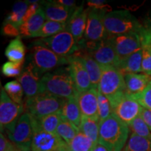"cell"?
Returning <instances> with one entry per match:
<instances>
[{
	"mask_svg": "<svg viewBox=\"0 0 151 151\" xmlns=\"http://www.w3.org/2000/svg\"><path fill=\"white\" fill-rule=\"evenodd\" d=\"M43 92L65 99L76 97L78 92L71 77L69 66L58 68L41 77L40 93Z\"/></svg>",
	"mask_w": 151,
	"mask_h": 151,
	"instance_id": "1",
	"label": "cell"
},
{
	"mask_svg": "<svg viewBox=\"0 0 151 151\" xmlns=\"http://www.w3.org/2000/svg\"><path fill=\"white\" fill-rule=\"evenodd\" d=\"M129 127L116 115L100 121L98 143L109 151H122L127 143Z\"/></svg>",
	"mask_w": 151,
	"mask_h": 151,
	"instance_id": "2",
	"label": "cell"
},
{
	"mask_svg": "<svg viewBox=\"0 0 151 151\" xmlns=\"http://www.w3.org/2000/svg\"><path fill=\"white\" fill-rule=\"evenodd\" d=\"M98 91L110 101L113 109L127 94L124 76L116 67H101Z\"/></svg>",
	"mask_w": 151,
	"mask_h": 151,
	"instance_id": "3",
	"label": "cell"
},
{
	"mask_svg": "<svg viewBox=\"0 0 151 151\" xmlns=\"http://www.w3.org/2000/svg\"><path fill=\"white\" fill-rule=\"evenodd\" d=\"M103 22L109 36L130 32L140 34L143 24L127 10H116L105 13Z\"/></svg>",
	"mask_w": 151,
	"mask_h": 151,
	"instance_id": "4",
	"label": "cell"
},
{
	"mask_svg": "<svg viewBox=\"0 0 151 151\" xmlns=\"http://www.w3.org/2000/svg\"><path fill=\"white\" fill-rule=\"evenodd\" d=\"M28 62L42 77L45 73L69 65V58L58 55L44 46L33 44L30 48Z\"/></svg>",
	"mask_w": 151,
	"mask_h": 151,
	"instance_id": "5",
	"label": "cell"
},
{
	"mask_svg": "<svg viewBox=\"0 0 151 151\" xmlns=\"http://www.w3.org/2000/svg\"><path fill=\"white\" fill-rule=\"evenodd\" d=\"M64 102L65 99L43 92L26 99L24 108L25 112L39 119L52 113L60 112Z\"/></svg>",
	"mask_w": 151,
	"mask_h": 151,
	"instance_id": "6",
	"label": "cell"
},
{
	"mask_svg": "<svg viewBox=\"0 0 151 151\" xmlns=\"http://www.w3.org/2000/svg\"><path fill=\"white\" fill-rule=\"evenodd\" d=\"M32 43L46 47L58 55L64 58L73 55L80 49L74 37L67 30L52 37L37 39Z\"/></svg>",
	"mask_w": 151,
	"mask_h": 151,
	"instance_id": "7",
	"label": "cell"
},
{
	"mask_svg": "<svg viewBox=\"0 0 151 151\" xmlns=\"http://www.w3.org/2000/svg\"><path fill=\"white\" fill-rule=\"evenodd\" d=\"M7 134L17 148L23 151H31L34 134V117L29 113L24 112L13 131Z\"/></svg>",
	"mask_w": 151,
	"mask_h": 151,
	"instance_id": "8",
	"label": "cell"
},
{
	"mask_svg": "<svg viewBox=\"0 0 151 151\" xmlns=\"http://www.w3.org/2000/svg\"><path fill=\"white\" fill-rule=\"evenodd\" d=\"M24 104L14 102L1 87L0 93V127L1 132L6 130L7 133L12 132L24 113Z\"/></svg>",
	"mask_w": 151,
	"mask_h": 151,
	"instance_id": "9",
	"label": "cell"
},
{
	"mask_svg": "<svg viewBox=\"0 0 151 151\" xmlns=\"http://www.w3.org/2000/svg\"><path fill=\"white\" fill-rule=\"evenodd\" d=\"M67 145L56 133H49L43 130L34 117V134L31 151H55Z\"/></svg>",
	"mask_w": 151,
	"mask_h": 151,
	"instance_id": "10",
	"label": "cell"
},
{
	"mask_svg": "<svg viewBox=\"0 0 151 151\" xmlns=\"http://www.w3.org/2000/svg\"><path fill=\"white\" fill-rule=\"evenodd\" d=\"M109 39L116 50L120 62L142 47L140 35L137 32L109 36Z\"/></svg>",
	"mask_w": 151,
	"mask_h": 151,
	"instance_id": "11",
	"label": "cell"
},
{
	"mask_svg": "<svg viewBox=\"0 0 151 151\" xmlns=\"http://www.w3.org/2000/svg\"><path fill=\"white\" fill-rule=\"evenodd\" d=\"M106 12L105 10L90 9L84 35L85 41L99 42L109 37L103 22L104 15Z\"/></svg>",
	"mask_w": 151,
	"mask_h": 151,
	"instance_id": "12",
	"label": "cell"
},
{
	"mask_svg": "<svg viewBox=\"0 0 151 151\" xmlns=\"http://www.w3.org/2000/svg\"><path fill=\"white\" fill-rule=\"evenodd\" d=\"M88 52L101 67L118 68L120 64V60L109 37L97 42L94 48Z\"/></svg>",
	"mask_w": 151,
	"mask_h": 151,
	"instance_id": "13",
	"label": "cell"
},
{
	"mask_svg": "<svg viewBox=\"0 0 151 151\" xmlns=\"http://www.w3.org/2000/svg\"><path fill=\"white\" fill-rule=\"evenodd\" d=\"M89 12L90 9H84L83 4H82L76 7L67 22L66 30L73 35L78 46L84 39Z\"/></svg>",
	"mask_w": 151,
	"mask_h": 151,
	"instance_id": "14",
	"label": "cell"
},
{
	"mask_svg": "<svg viewBox=\"0 0 151 151\" xmlns=\"http://www.w3.org/2000/svg\"><path fill=\"white\" fill-rule=\"evenodd\" d=\"M68 58L69 70L78 92H82L92 89L89 74L81 58L74 55Z\"/></svg>",
	"mask_w": 151,
	"mask_h": 151,
	"instance_id": "15",
	"label": "cell"
},
{
	"mask_svg": "<svg viewBox=\"0 0 151 151\" xmlns=\"http://www.w3.org/2000/svg\"><path fill=\"white\" fill-rule=\"evenodd\" d=\"M143 107L129 94L113 109V113L128 126L140 116Z\"/></svg>",
	"mask_w": 151,
	"mask_h": 151,
	"instance_id": "16",
	"label": "cell"
},
{
	"mask_svg": "<svg viewBox=\"0 0 151 151\" xmlns=\"http://www.w3.org/2000/svg\"><path fill=\"white\" fill-rule=\"evenodd\" d=\"M41 76L28 62L18 80L23 88L26 99L33 97L40 93V81Z\"/></svg>",
	"mask_w": 151,
	"mask_h": 151,
	"instance_id": "17",
	"label": "cell"
},
{
	"mask_svg": "<svg viewBox=\"0 0 151 151\" xmlns=\"http://www.w3.org/2000/svg\"><path fill=\"white\" fill-rule=\"evenodd\" d=\"M77 101L83 116L99 119L98 116V90L92 88L78 92Z\"/></svg>",
	"mask_w": 151,
	"mask_h": 151,
	"instance_id": "18",
	"label": "cell"
},
{
	"mask_svg": "<svg viewBox=\"0 0 151 151\" xmlns=\"http://www.w3.org/2000/svg\"><path fill=\"white\" fill-rule=\"evenodd\" d=\"M41 4L46 20L50 21L67 23L74 11L60 4L57 1H41Z\"/></svg>",
	"mask_w": 151,
	"mask_h": 151,
	"instance_id": "19",
	"label": "cell"
},
{
	"mask_svg": "<svg viewBox=\"0 0 151 151\" xmlns=\"http://www.w3.org/2000/svg\"><path fill=\"white\" fill-rule=\"evenodd\" d=\"M74 55L81 58L86 68L87 71L89 74L92 88L98 90V86H99L100 79L101 77V73H102L101 66L84 48L79 49L74 54Z\"/></svg>",
	"mask_w": 151,
	"mask_h": 151,
	"instance_id": "20",
	"label": "cell"
},
{
	"mask_svg": "<svg viewBox=\"0 0 151 151\" xmlns=\"http://www.w3.org/2000/svg\"><path fill=\"white\" fill-rule=\"evenodd\" d=\"M127 92L129 95L142 92L150 85L151 76L144 73H127L124 76Z\"/></svg>",
	"mask_w": 151,
	"mask_h": 151,
	"instance_id": "21",
	"label": "cell"
},
{
	"mask_svg": "<svg viewBox=\"0 0 151 151\" xmlns=\"http://www.w3.org/2000/svg\"><path fill=\"white\" fill-rule=\"evenodd\" d=\"M46 21L45 13L41 7L39 9L37 12L29 19L28 21L22 23L19 27L20 37L24 38L33 37Z\"/></svg>",
	"mask_w": 151,
	"mask_h": 151,
	"instance_id": "22",
	"label": "cell"
},
{
	"mask_svg": "<svg viewBox=\"0 0 151 151\" xmlns=\"http://www.w3.org/2000/svg\"><path fill=\"white\" fill-rule=\"evenodd\" d=\"M60 113L62 118L70 122L79 129L83 115L79 108L76 97L65 99V102L60 111Z\"/></svg>",
	"mask_w": 151,
	"mask_h": 151,
	"instance_id": "23",
	"label": "cell"
},
{
	"mask_svg": "<svg viewBox=\"0 0 151 151\" xmlns=\"http://www.w3.org/2000/svg\"><path fill=\"white\" fill-rule=\"evenodd\" d=\"M142 47L137 51L122 60L117 69L124 76L127 73H139L142 65Z\"/></svg>",
	"mask_w": 151,
	"mask_h": 151,
	"instance_id": "24",
	"label": "cell"
},
{
	"mask_svg": "<svg viewBox=\"0 0 151 151\" xmlns=\"http://www.w3.org/2000/svg\"><path fill=\"white\" fill-rule=\"evenodd\" d=\"M26 49L21 37L11 40L5 50V55L10 62L24 63Z\"/></svg>",
	"mask_w": 151,
	"mask_h": 151,
	"instance_id": "25",
	"label": "cell"
},
{
	"mask_svg": "<svg viewBox=\"0 0 151 151\" xmlns=\"http://www.w3.org/2000/svg\"><path fill=\"white\" fill-rule=\"evenodd\" d=\"M99 119L83 116L79 131L91 139L97 144L99 141Z\"/></svg>",
	"mask_w": 151,
	"mask_h": 151,
	"instance_id": "26",
	"label": "cell"
},
{
	"mask_svg": "<svg viewBox=\"0 0 151 151\" xmlns=\"http://www.w3.org/2000/svg\"><path fill=\"white\" fill-rule=\"evenodd\" d=\"M66 29H67V23L46 20L43 24L41 29L33 36V38H40V39L48 38L58 35Z\"/></svg>",
	"mask_w": 151,
	"mask_h": 151,
	"instance_id": "27",
	"label": "cell"
},
{
	"mask_svg": "<svg viewBox=\"0 0 151 151\" xmlns=\"http://www.w3.org/2000/svg\"><path fill=\"white\" fill-rule=\"evenodd\" d=\"M29 4L27 1H19L15 4L4 21L9 22L19 28L22 23V18Z\"/></svg>",
	"mask_w": 151,
	"mask_h": 151,
	"instance_id": "28",
	"label": "cell"
},
{
	"mask_svg": "<svg viewBox=\"0 0 151 151\" xmlns=\"http://www.w3.org/2000/svg\"><path fill=\"white\" fill-rule=\"evenodd\" d=\"M79 129L74 124L62 118L56 130V134L68 145L78 134Z\"/></svg>",
	"mask_w": 151,
	"mask_h": 151,
	"instance_id": "29",
	"label": "cell"
},
{
	"mask_svg": "<svg viewBox=\"0 0 151 151\" xmlns=\"http://www.w3.org/2000/svg\"><path fill=\"white\" fill-rule=\"evenodd\" d=\"M123 151H151V140L132 133Z\"/></svg>",
	"mask_w": 151,
	"mask_h": 151,
	"instance_id": "30",
	"label": "cell"
},
{
	"mask_svg": "<svg viewBox=\"0 0 151 151\" xmlns=\"http://www.w3.org/2000/svg\"><path fill=\"white\" fill-rule=\"evenodd\" d=\"M37 122L39 126L44 131L49 133H56L57 128L62 121V117L60 112L46 116L42 118L37 119Z\"/></svg>",
	"mask_w": 151,
	"mask_h": 151,
	"instance_id": "31",
	"label": "cell"
},
{
	"mask_svg": "<svg viewBox=\"0 0 151 151\" xmlns=\"http://www.w3.org/2000/svg\"><path fill=\"white\" fill-rule=\"evenodd\" d=\"M96 143L89 137L81 132L74 137V139L68 144L70 151H92Z\"/></svg>",
	"mask_w": 151,
	"mask_h": 151,
	"instance_id": "32",
	"label": "cell"
},
{
	"mask_svg": "<svg viewBox=\"0 0 151 151\" xmlns=\"http://www.w3.org/2000/svg\"><path fill=\"white\" fill-rule=\"evenodd\" d=\"M4 89L14 102L18 104H22L24 90L18 80H14L6 83L4 86Z\"/></svg>",
	"mask_w": 151,
	"mask_h": 151,
	"instance_id": "33",
	"label": "cell"
},
{
	"mask_svg": "<svg viewBox=\"0 0 151 151\" xmlns=\"http://www.w3.org/2000/svg\"><path fill=\"white\" fill-rule=\"evenodd\" d=\"M129 127L133 134L151 140V131L140 116L129 124Z\"/></svg>",
	"mask_w": 151,
	"mask_h": 151,
	"instance_id": "34",
	"label": "cell"
},
{
	"mask_svg": "<svg viewBox=\"0 0 151 151\" xmlns=\"http://www.w3.org/2000/svg\"><path fill=\"white\" fill-rule=\"evenodd\" d=\"M113 113V109L109 100L98 91V116L100 121L109 118Z\"/></svg>",
	"mask_w": 151,
	"mask_h": 151,
	"instance_id": "35",
	"label": "cell"
},
{
	"mask_svg": "<svg viewBox=\"0 0 151 151\" xmlns=\"http://www.w3.org/2000/svg\"><path fill=\"white\" fill-rule=\"evenodd\" d=\"M24 63H16L8 61L1 67V73L6 77H18L22 72Z\"/></svg>",
	"mask_w": 151,
	"mask_h": 151,
	"instance_id": "36",
	"label": "cell"
},
{
	"mask_svg": "<svg viewBox=\"0 0 151 151\" xmlns=\"http://www.w3.org/2000/svg\"><path fill=\"white\" fill-rule=\"evenodd\" d=\"M143 29L139 34L141 40V46L151 45V11H149L145 18Z\"/></svg>",
	"mask_w": 151,
	"mask_h": 151,
	"instance_id": "37",
	"label": "cell"
},
{
	"mask_svg": "<svg viewBox=\"0 0 151 151\" xmlns=\"http://www.w3.org/2000/svg\"><path fill=\"white\" fill-rule=\"evenodd\" d=\"M139 103L143 108L151 110V85L150 84L142 92L130 95Z\"/></svg>",
	"mask_w": 151,
	"mask_h": 151,
	"instance_id": "38",
	"label": "cell"
},
{
	"mask_svg": "<svg viewBox=\"0 0 151 151\" xmlns=\"http://www.w3.org/2000/svg\"><path fill=\"white\" fill-rule=\"evenodd\" d=\"M141 71L144 74L151 76V45L142 46Z\"/></svg>",
	"mask_w": 151,
	"mask_h": 151,
	"instance_id": "39",
	"label": "cell"
},
{
	"mask_svg": "<svg viewBox=\"0 0 151 151\" xmlns=\"http://www.w3.org/2000/svg\"><path fill=\"white\" fill-rule=\"evenodd\" d=\"M1 34L6 37H20L19 28L10 22L4 21L1 27Z\"/></svg>",
	"mask_w": 151,
	"mask_h": 151,
	"instance_id": "40",
	"label": "cell"
},
{
	"mask_svg": "<svg viewBox=\"0 0 151 151\" xmlns=\"http://www.w3.org/2000/svg\"><path fill=\"white\" fill-rule=\"evenodd\" d=\"M87 5L88 9H90L105 10L107 11L111 9V7L106 4V1L104 0H89L87 1Z\"/></svg>",
	"mask_w": 151,
	"mask_h": 151,
	"instance_id": "41",
	"label": "cell"
},
{
	"mask_svg": "<svg viewBox=\"0 0 151 151\" xmlns=\"http://www.w3.org/2000/svg\"><path fill=\"white\" fill-rule=\"evenodd\" d=\"M16 146L7 139L2 132L0 134V151H14Z\"/></svg>",
	"mask_w": 151,
	"mask_h": 151,
	"instance_id": "42",
	"label": "cell"
},
{
	"mask_svg": "<svg viewBox=\"0 0 151 151\" xmlns=\"http://www.w3.org/2000/svg\"><path fill=\"white\" fill-rule=\"evenodd\" d=\"M40 7V4L39 3L29 4V7H28L27 11H26L25 14H24L23 16V18H22V23L28 21L37 12V11L39 10Z\"/></svg>",
	"mask_w": 151,
	"mask_h": 151,
	"instance_id": "43",
	"label": "cell"
},
{
	"mask_svg": "<svg viewBox=\"0 0 151 151\" xmlns=\"http://www.w3.org/2000/svg\"><path fill=\"white\" fill-rule=\"evenodd\" d=\"M140 116L146 122L149 129L151 131V110L143 108L141 111Z\"/></svg>",
	"mask_w": 151,
	"mask_h": 151,
	"instance_id": "44",
	"label": "cell"
},
{
	"mask_svg": "<svg viewBox=\"0 0 151 151\" xmlns=\"http://www.w3.org/2000/svg\"><path fill=\"white\" fill-rule=\"evenodd\" d=\"M58 3L62 4L67 8L71 9V10H75L76 9V3L74 0H58Z\"/></svg>",
	"mask_w": 151,
	"mask_h": 151,
	"instance_id": "45",
	"label": "cell"
},
{
	"mask_svg": "<svg viewBox=\"0 0 151 151\" xmlns=\"http://www.w3.org/2000/svg\"><path fill=\"white\" fill-rule=\"evenodd\" d=\"M92 151H109V150L106 148L105 146H104L103 145L100 144V143H98L95 145V146L94 147Z\"/></svg>",
	"mask_w": 151,
	"mask_h": 151,
	"instance_id": "46",
	"label": "cell"
},
{
	"mask_svg": "<svg viewBox=\"0 0 151 151\" xmlns=\"http://www.w3.org/2000/svg\"><path fill=\"white\" fill-rule=\"evenodd\" d=\"M55 151H70V150H69V146H68V145L67 144L65 145V146L61 147V148L57 149V150Z\"/></svg>",
	"mask_w": 151,
	"mask_h": 151,
	"instance_id": "47",
	"label": "cell"
},
{
	"mask_svg": "<svg viewBox=\"0 0 151 151\" xmlns=\"http://www.w3.org/2000/svg\"><path fill=\"white\" fill-rule=\"evenodd\" d=\"M14 151H23V150H20V149H19V148H17V147H16V149H15V150H14Z\"/></svg>",
	"mask_w": 151,
	"mask_h": 151,
	"instance_id": "48",
	"label": "cell"
},
{
	"mask_svg": "<svg viewBox=\"0 0 151 151\" xmlns=\"http://www.w3.org/2000/svg\"><path fill=\"white\" fill-rule=\"evenodd\" d=\"M150 85H151V81H150Z\"/></svg>",
	"mask_w": 151,
	"mask_h": 151,
	"instance_id": "49",
	"label": "cell"
}]
</instances>
